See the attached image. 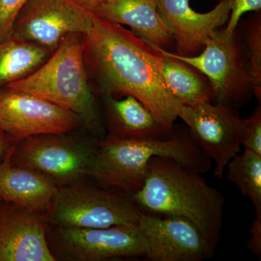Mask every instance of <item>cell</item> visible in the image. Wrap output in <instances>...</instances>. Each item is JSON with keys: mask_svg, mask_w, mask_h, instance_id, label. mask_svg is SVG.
Returning a JSON list of instances; mask_svg holds the SVG:
<instances>
[{"mask_svg": "<svg viewBox=\"0 0 261 261\" xmlns=\"http://www.w3.org/2000/svg\"><path fill=\"white\" fill-rule=\"evenodd\" d=\"M93 13L111 23L128 25L154 47L169 51L174 44L171 29L159 14L157 0H108Z\"/></svg>", "mask_w": 261, "mask_h": 261, "instance_id": "obj_15", "label": "cell"}, {"mask_svg": "<svg viewBox=\"0 0 261 261\" xmlns=\"http://www.w3.org/2000/svg\"><path fill=\"white\" fill-rule=\"evenodd\" d=\"M242 146L261 155V107L255 109L250 118L243 119Z\"/></svg>", "mask_w": 261, "mask_h": 261, "instance_id": "obj_22", "label": "cell"}, {"mask_svg": "<svg viewBox=\"0 0 261 261\" xmlns=\"http://www.w3.org/2000/svg\"><path fill=\"white\" fill-rule=\"evenodd\" d=\"M27 1L0 0V42L11 38L15 18Z\"/></svg>", "mask_w": 261, "mask_h": 261, "instance_id": "obj_23", "label": "cell"}, {"mask_svg": "<svg viewBox=\"0 0 261 261\" xmlns=\"http://www.w3.org/2000/svg\"><path fill=\"white\" fill-rule=\"evenodd\" d=\"M226 170L228 181L250 198L256 216H261V155L245 149L229 161Z\"/></svg>", "mask_w": 261, "mask_h": 261, "instance_id": "obj_20", "label": "cell"}, {"mask_svg": "<svg viewBox=\"0 0 261 261\" xmlns=\"http://www.w3.org/2000/svg\"><path fill=\"white\" fill-rule=\"evenodd\" d=\"M251 238L247 243V246L252 253L261 257V216H257L252 222L250 228Z\"/></svg>", "mask_w": 261, "mask_h": 261, "instance_id": "obj_25", "label": "cell"}, {"mask_svg": "<svg viewBox=\"0 0 261 261\" xmlns=\"http://www.w3.org/2000/svg\"><path fill=\"white\" fill-rule=\"evenodd\" d=\"M178 118L195 143L214 161V177L222 178L228 163L241 152L243 119L235 108L212 102L181 105Z\"/></svg>", "mask_w": 261, "mask_h": 261, "instance_id": "obj_9", "label": "cell"}, {"mask_svg": "<svg viewBox=\"0 0 261 261\" xmlns=\"http://www.w3.org/2000/svg\"><path fill=\"white\" fill-rule=\"evenodd\" d=\"M130 197L142 212L191 221L214 255L222 229L225 199L202 173L170 158H152L142 186Z\"/></svg>", "mask_w": 261, "mask_h": 261, "instance_id": "obj_2", "label": "cell"}, {"mask_svg": "<svg viewBox=\"0 0 261 261\" xmlns=\"http://www.w3.org/2000/svg\"><path fill=\"white\" fill-rule=\"evenodd\" d=\"M235 32L243 41L250 64L253 96L261 102V10L240 19Z\"/></svg>", "mask_w": 261, "mask_h": 261, "instance_id": "obj_21", "label": "cell"}, {"mask_svg": "<svg viewBox=\"0 0 261 261\" xmlns=\"http://www.w3.org/2000/svg\"><path fill=\"white\" fill-rule=\"evenodd\" d=\"M154 49V60L165 86L180 104L192 106L214 102V90L205 75L190 65Z\"/></svg>", "mask_w": 261, "mask_h": 261, "instance_id": "obj_18", "label": "cell"}, {"mask_svg": "<svg viewBox=\"0 0 261 261\" xmlns=\"http://www.w3.org/2000/svg\"><path fill=\"white\" fill-rule=\"evenodd\" d=\"M161 18L172 32L176 54L194 56L200 54L216 29L227 23L231 7L228 2L220 1L207 13H197L190 6V0H157Z\"/></svg>", "mask_w": 261, "mask_h": 261, "instance_id": "obj_14", "label": "cell"}, {"mask_svg": "<svg viewBox=\"0 0 261 261\" xmlns=\"http://www.w3.org/2000/svg\"><path fill=\"white\" fill-rule=\"evenodd\" d=\"M12 165L30 168L51 178L60 187L80 183L88 176L96 146L66 134H43L16 140Z\"/></svg>", "mask_w": 261, "mask_h": 261, "instance_id": "obj_7", "label": "cell"}, {"mask_svg": "<svg viewBox=\"0 0 261 261\" xmlns=\"http://www.w3.org/2000/svg\"><path fill=\"white\" fill-rule=\"evenodd\" d=\"M214 1L228 2L231 7V15L224 28L225 32L228 34H233L239 21L245 13L261 10V0H214Z\"/></svg>", "mask_w": 261, "mask_h": 261, "instance_id": "obj_24", "label": "cell"}, {"mask_svg": "<svg viewBox=\"0 0 261 261\" xmlns=\"http://www.w3.org/2000/svg\"><path fill=\"white\" fill-rule=\"evenodd\" d=\"M70 1L73 2V3L84 9L93 12V10H95L97 7L108 0H70Z\"/></svg>", "mask_w": 261, "mask_h": 261, "instance_id": "obj_27", "label": "cell"}, {"mask_svg": "<svg viewBox=\"0 0 261 261\" xmlns=\"http://www.w3.org/2000/svg\"><path fill=\"white\" fill-rule=\"evenodd\" d=\"M93 12L70 0H28L19 11L11 38L54 51L70 34H86Z\"/></svg>", "mask_w": 261, "mask_h": 261, "instance_id": "obj_10", "label": "cell"}, {"mask_svg": "<svg viewBox=\"0 0 261 261\" xmlns=\"http://www.w3.org/2000/svg\"><path fill=\"white\" fill-rule=\"evenodd\" d=\"M1 200H2L1 199H0V201H1Z\"/></svg>", "mask_w": 261, "mask_h": 261, "instance_id": "obj_28", "label": "cell"}, {"mask_svg": "<svg viewBox=\"0 0 261 261\" xmlns=\"http://www.w3.org/2000/svg\"><path fill=\"white\" fill-rule=\"evenodd\" d=\"M82 123L75 113L42 98L0 91V129L12 140L43 134H67Z\"/></svg>", "mask_w": 261, "mask_h": 261, "instance_id": "obj_11", "label": "cell"}, {"mask_svg": "<svg viewBox=\"0 0 261 261\" xmlns=\"http://www.w3.org/2000/svg\"><path fill=\"white\" fill-rule=\"evenodd\" d=\"M152 46L161 54L179 60L205 75L212 86L215 102L237 108L253 95L248 57L236 32L228 34L224 29H216L197 56H179Z\"/></svg>", "mask_w": 261, "mask_h": 261, "instance_id": "obj_5", "label": "cell"}, {"mask_svg": "<svg viewBox=\"0 0 261 261\" xmlns=\"http://www.w3.org/2000/svg\"><path fill=\"white\" fill-rule=\"evenodd\" d=\"M53 51L13 38L0 42V91L31 74L47 61Z\"/></svg>", "mask_w": 261, "mask_h": 261, "instance_id": "obj_19", "label": "cell"}, {"mask_svg": "<svg viewBox=\"0 0 261 261\" xmlns=\"http://www.w3.org/2000/svg\"><path fill=\"white\" fill-rule=\"evenodd\" d=\"M49 248L67 260L102 261L122 257L147 258L148 247L138 224L107 228L56 227Z\"/></svg>", "mask_w": 261, "mask_h": 261, "instance_id": "obj_8", "label": "cell"}, {"mask_svg": "<svg viewBox=\"0 0 261 261\" xmlns=\"http://www.w3.org/2000/svg\"><path fill=\"white\" fill-rule=\"evenodd\" d=\"M82 39L85 63L104 95L133 96L163 126L173 130L181 105L166 89L149 43L94 14Z\"/></svg>", "mask_w": 261, "mask_h": 261, "instance_id": "obj_1", "label": "cell"}, {"mask_svg": "<svg viewBox=\"0 0 261 261\" xmlns=\"http://www.w3.org/2000/svg\"><path fill=\"white\" fill-rule=\"evenodd\" d=\"M138 226L151 261H202L211 255L202 233L185 218L141 212Z\"/></svg>", "mask_w": 261, "mask_h": 261, "instance_id": "obj_12", "label": "cell"}, {"mask_svg": "<svg viewBox=\"0 0 261 261\" xmlns=\"http://www.w3.org/2000/svg\"><path fill=\"white\" fill-rule=\"evenodd\" d=\"M12 142L13 140L9 136L0 129V163L3 162L8 149L13 145V143Z\"/></svg>", "mask_w": 261, "mask_h": 261, "instance_id": "obj_26", "label": "cell"}, {"mask_svg": "<svg viewBox=\"0 0 261 261\" xmlns=\"http://www.w3.org/2000/svg\"><path fill=\"white\" fill-rule=\"evenodd\" d=\"M170 158L200 173L207 172L211 159L195 143L188 128L175 124L164 139L108 137L96 146L88 171L101 187L133 195L142 186L147 166L154 157Z\"/></svg>", "mask_w": 261, "mask_h": 261, "instance_id": "obj_3", "label": "cell"}, {"mask_svg": "<svg viewBox=\"0 0 261 261\" xmlns=\"http://www.w3.org/2000/svg\"><path fill=\"white\" fill-rule=\"evenodd\" d=\"M46 214L0 201V261H56Z\"/></svg>", "mask_w": 261, "mask_h": 261, "instance_id": "obj_13", "label": "cell"}, {"mask_svg": "<svg viewBox=\"0 0 261 261\" xmlns=\"http://www.w3.org/2000/svg\"><path fill=\"white\" fill-rule=\"evenodd\" d=\"M111 135L116 138H167L172 133L154 118L152 113L133 96L116 99L104 95Z\"/></svg>", "mask_w": 261, "mask_h": 261, "instance_id": "obj_17", "label": "cell"}, {"mask_svg": "<svg viewBox=\"0 0 261 261\" xmlns=\"http://www.w3.org/2000/svg\"><path fill=\"white\" fill-rule=\"evenodd\" d=\"M13 144L0 163V199L47 214L59 187L46 175L10 163Z\"/></svg>", "mask_w": 261, "mask_h": 261, "instance_id": "obj_16", "label": "cell"}, {"mask_svg": "<svg viewBox=\"0 0 261 261\" xmlns=\"http://www.w3.org/2000/svg\"><path fill=\"white\" fill-rule=\"evenodd\" d=\"M141 212L125 192L80 182L58 189L46 218L56 227L107 228L138 224Z\"/></svg>", "mask_w": 261, "mask_h": 261, "instance_id": "obj_6", "label": "cell"}, {"mask_svg": "<svg viewBox=\"0 0 261 261\" xmlns=\"http://www.w3.org/2000/svg\"><path fill=\"white\" fill-rule=\"evenodd\" d=\"M5 89L42 98L78 115L88 128H97L82 34H68L37 70Z\"/></svg>", "mask_w": 261, "mask_h": 261, "instance_id": "obj_4", "label": "cell"}]
</instances>
